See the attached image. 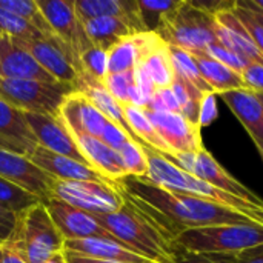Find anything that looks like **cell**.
<instances>
[{
	"instance_id": "obj_1",
	"label": "cell",
	"mask_w": 263,
	"mask_h": 263,
	"mask_svg": "<svg viewBox=\"0 0 263 263\" xmlns=\"http://www.w3.org/2000/svg\"><path fill=\"white\" fill-rule=\"evenodd\" d=\"M116 185L173 240L182 231L193 228L236 223L260 225L253 217L240 211L205 199L163 190L145 177L128 176Z\"/></svg>"
},
{
	"instance_id": "obj_2",
	"label": "cell",
	"mask_w": 263,
	"mask_h": 263,
	"mask_svg": "<svg viewBox=\"0 0 263 263\" xmlns=\"http://www.w3.org/2000/svg\"><path fill=\"white\" fill-rule=\"evenodd\" d=\"M96 219L117 242L136 254L154 263H176L179 250L174 240L126 196L120 210Z\"/></svg>"
},
{
	"instance_id": "obj_3",
	"label": "cell",
	"mask_w": 263,
	"mask_h": 263,
	"mask_svg": "<svg viewBox=\"0 0 263 263\" xmlns=\"http://www.w3.org/2000/svg\"><path fill=\"white\" fill-rule=\"evenodd\" d=\"M143 148H145V154L148 159V174L145 179H148L151 183H154L163 190L173 191V193H180V194L193 196L197 199H205V200L219 203L222 206L233 208L236 211H240V213L253 217L256 222L263 225L262 210L256 208L254 205H251L236 196H231V194L210 185L208 182H203V180L191 176L190 173L183 171L176 163H173L162 153H159L149 146H143Z\"/></svg>"
},
{
	"instance_id": "obj_4",
	"label": "cell",
	"mask_w": 263,
	"mask_h": 263,
	"mask_svg": "<svg viewBox=\"0 0 263 263\" xmlns=\"http://www.w3.org/2000/svg\"><path fill=\"white\" fill-rule=\"evenodd\" d=\"M263 243V225H213L182 231L174 245L185 253L203 256H230Z\"/></svg>"
},
{
	"instance_id": "obj_5",
	"label": "cell",
	"mask_w": 263,
	"mask_h": 263,
	"mask_svg": "<svg viewBox=\"0 0 263 263\" xmlns=\"http://www.w3.org/2000/svg\"><path fill=\"white\" fill-rule=\"evenodd\" d=\"M154 32L170 46L191 54L205 52L211 45L219 43L214 17L196 8L191 0H180L179 6L160 20Z\"/></svg>"
},
{
	"instance_id": "obj_6",
	"label": "cell",
	"mask_w": 263,
	"mask_h": 263,
	"mask_svg": "<svg viewBox=\"0 0 263 263\" xmlns=\"http://www.w3.org/2000/svg\"><path fill=\"white\" fill-rule=\"evenodd\" d=\"M12 237L28 263H45L65 250V239L43 203H37L18 216Z\"/></svg>"
},
{
	"instance_id": "obj_7",
	"label": "cell",
	"mask_w": 263,
	"mask_h": 263,
	"mask_svg": "<svg viewBox=\"0 0 263 263\" xmlns=\"http://www.w3.org/2000/svg\"><path fill=\"white\" fill-rule=\"evenodd\" d=\"M71 92H74L72 85L0 76V99L22 112H39L57 117L63 100Z\"/></svg>"
},
{
	"instance_id": "obj_8",
	"label": "cell",
	"mask_w": 263,
	"mask_h": 263,
	"mask_svg": "<svg viewBox=\"0 0 263 263\" xmlns=\"http://www.w3.org/2000/svg\"><path fill=\"white\" fill-rule=\"evenodd\" d=\"M52 197L94 216L116 213L125 203L123 193L111 182L55 180Z\"/></svg>"
},
{
	"instance_id": "obj_9",
	"label": "cell",
	"mask_w": 263,
	"mask_h": 263,
	"mask_svg": "<svg viewBox=\"0 0 263 263\" xmlns=\"http://www.w3.org/2000/svg\"><path fill=\"white\" fill-rule=\"evenodd\" d=\"M165 157H168L173 163H176L179 168L190 173L191 176L203 182H208L210 185L231 196H236L263 211L262 199L257 194H254L250 188H247L243 183H240L236 177H233L205 148L199 153H180Z\"/></svg>"
},
{
	"instance_id": "obj_10",
	"label": "cell",
	"mask_w": 263,
	"mask_h": 263,
	"mask_svg": "<svg viewBox=\"0 0 263 263\" xmlns=\"http://www.w3.org/2000/svg\"><path fill=\"white\" fill-rule=\"evenodd\" d=\"M45 20L52 32L69 48L79 62V55L92 45L85 32L83 23L79 20L74 2L71 0H35ZM80 65V63H79Z\"/></svg>"
},
{
	"instance_id": "obj_11",
	"label": "cell",
	"mask_w": 263,
	"mask_h": 263,
	"mask_svg": "<svg viewBox=\"0 0 263 263\" xmlns=\"http://www.w3.org/2000/svg\"><path fill=\"white\" fill-rule=\"evenodd\" d=\"M0 177L32 194L42 203H46L52 197L55 180L26 156L0 149Z\"/></svg>"
},
{
	"instance_id": "obj_12",
	"label": "cell",
	"mask_w": 263,
	"mask_h": 263,
	"mask_svg": "<svg viewBox=\"0 0 263 263\" xmlns=\"http://www.w3.org/2000/svg\"><path fill=\"white\" fill-rule=\"evenodd\" d=\"M146 112L157 134L170 149L168 156L180 153H199L205 148L202 140V129L186 120L182 114L154 112L148 109Z\"/></svg>"
},
{
	"instance_id": "obj_13",
	"label": "cell",
	"mask_w": 263,
	"mask_h": 263,
	"mask_svg": "<svg viewBox=\"0 0 263 263\" xmlns=\"http://www.w3.org/2000/svg\"><path fill=\"white\" fill-rule=\"evenodd\" d=\"M23 114L39 146L88 165L71 131L66 128V125L62 122L59 116L54 117L49 114H39V112H23Z\"/></svg>"
},
{
	"instance_id": "obj_14",
	"label": "cell",
	"mask_w": 263,
	"mask_h": 263,
	"mask_svg": "<svg viewBox=\"0 0 263 263\" xmlns=\"http://www.w3.org/2000/svg\"><path fill=\"white\" fill-rule=\"evenodd\" d=\"M43 205L46 206L54 225L60 231L65 242L80 239H114L97 222L94 214L77 210L54 197H51Z\"/></svg>"
},
{
	"instance_id": "obj_15",
	"label": "cell",
	"mask_w": 263,
	"mask_h": 263,
	"mask_svg": "<svg viewBox=\"0 0 263 263\" xmlns=\"http://www.w3.org/2000/svg\"><path fill=\"white\" fill-rule=\"evenodd\" d=\"M0 76L8 79L60 83L37 63L26 48L6 34L0 35Z\"/></svg>"
},
{
	"instance_id": "obj_16",
	"label": "cell",
	"mask_w": 263,
	"mask_h": 263,
	"mask_svg": "<svg viewBox=\"0 0 263 263\" xmlns=\"http://www.w3.org/2000/svg\"><path fill=\"white\" fill-rule=\"evenodd\" d=\"M59 117L71 134H83L100 139L109 122L82 92H71L59 109Z\"/></svg>"
},
{
	"instance_id": "obj_17",
	"label": "cell",
	"mask_w": 263,
	"mask_h": 263,
	"mask_svg": "<svg viewBox=\"0 0 263 263\" xmlns=\"http://www.w3.org/2000/svg\"><path fill=\"white\" fill-rule=\"evenodd\" d=\"M233 6L220 9L213 15L219 43L237 52L248 63L263 65V54L257 48V45L254 43V40L251 39L243 23L234 14Z\"/></svg>"
},
{
	"instance_id": "obj_18",
	"label": "cell",
	"mask_w": 263,
	"mask_h": 263,
	"mask_svg": "<svg viewBox=\"0 0 263 263\" xmlns=\"http://www.w3.org/2000/svg\"><path fill=\"white\" fill-rule=\"evenodd\" d=\"M15 40V39H14ZM23 48L29 51V54L37 60V63L49 72L57 82L65 85H72L77 80V68L74 59L68 51L55 45L54 42L40 37L32 40H17Z\"/></svg>"
},
{
	"instance_id": "obj_19",
	"label": "cell",
	"mask_w": 263,
	"mask_h": 263,
	"mask_svg": "<svg viewBox=\"0 0 263 263\" xmlns=\"http://www.w3.org/2000/svg\"><path fill=\"white\" fill-rule=\"evenodd\" d=\"M162 42V37L153 31L136 32L122 39L108 51V74L136 69L142 60Z\"/></svg>"
},
{
	"instance_id": "obj_20",
	"label": "cell",
	"mask_w": 263,
	"mask_h": 263,
	"mask_svg": "<svg viewBox=\"0 0 263 263\" xmlns=\"http://www.w3.org/2000/svg\"><path fill=\"white\" fill-rule=\"evenodd\" d=\"M40 170L49 174L54 180H92V182H109L100 176L94 168L86 163L77 162L71 157H65L51 153L42 146H35L28 156ZM112 183V182H111Z\"/></svg>"
},
{
	"instance_id": "obj_21",
	"label": "cell",
	"mask_w": 263,
	"mask_h": 263,
	"mask_svg": "<svg viewBox=\"0 0 263 263\" xmlns=\"http://www.w3.org/2000/svg\"><path fill=\"white\" fill-rule=\"evenodd\" d=\"M80 153L86 159L88 165L94 168L100 176L106 180L117 183L119 180L128 177L125 163L120 154L105 145L100 139L83 136V134H72Z\"/></svg>"
},
{
	"instance_id": "obj_22",
	"label": "cell",
	"mask_w": 263,
	"mask_h": 263,
	"mask_svg": "<svg viewBox=\"0 0 263 263\" xmlns=\"http://www.w3.org/2000/svg\"><path fill=\"white\" fill-rule=\"evenodd\" d=\"M74 9L82 23L96 17H116L136 32H146L137 0H74Z\"/></svg>"
},
{
	"instance_id": "obj_23",
	"label": "cell",
	"mask_w": 263,
	"mask_h": 263,
	"mask_svg": "<svg viewBox=\"0 0 263 263\" xmlns=\"http://www.w3.org/2000/svg\"><path fill=\"white\" fill-rule=\"evenodd\" d=\"M243 125L254 145H263V102L250 89H234L219 96Z\"/></svg>"
},
{
	"instance_id": "obj_24",
	"label": "cell",
	"mask_w": 263,
	"mask_h": 263,
	"mask_svg": "<svg viewBox=\"0 0 263 263\" xmlns=\"http://www.w3.org/2000/svg\"><path fill=\"white\" fill-rule=\"evenodd\" d=\"M65 250L77 254H83L94 259L111 260L120 263H154L134 251L128 250L125 245L114 239H80V240H66Z\"/></svg>"
},
{
	"instance_id": "obj_25",
	"label": "cell",
	"mask_w": 263,
	"mask_h": 263,
	"mask_svg": "<svg viewBox=\"0 0 263 263\" xmlns=\"http://www.w3.org/2000/svg\"><path fill=\"white\" fill-rule=\"evenodd\" d=\"M191 55L196 60L202 79L206 82V85L211 88L214 94L220 96L223 92L234 91V89H248L242 74L233 71L231 68L214 60L205 52H194Z\"/></svg>"
},
{
	"instance_id": "obj_26",
	"label": "cell",
	"mask_w": 263,
	"mask_h": 263,
	"mask_svg": "<svg viewBox=\"0 0 263 263\" xmlns=\"http://www.w3.org/2000/svg\"><path fill=\"white\" fill-rule=\"evenodd\" d=\"M83 28L91 45L103 51H109L122 39L136 34L126 22L116 17H96L83 22Z\"/></svg>"
},
{
	"instance_id": "obj_27",
	"label": "cell",
	"mask_w": 263,
	"mask_h": 263,
	"mask_svg": "<svg viewBox=\"0 0 263 263\" xmlns=\"http://www.w3.org/2000/svg\"><path fill=\"white\" fill-rule=\"evenodd\" d=\"M0 137L22 146L26 156L37 146V140L31 133L25 114L0 99Z\"/></svg>"
},
{
	"instance_id": "obj_28",
	"label": "cell",
	"mask_w": 263,
	"mask_h": 263,
	"mask_svg": "<svg viewBox=\"0 0 263 263\" xmlns=\"http://www.w3.org/2000/svg\"><path fill=\"white\" fill-rule=\"evenodd\" d=\"M123 116L126 123L129 125L134 137L137 139V142L143 146H149L165 156L170 154V149L166 148V145L163 143V140L160 139V136L157 134L156 128L153 126L148 112L145 108H139L134 105H123Z\"/></svg>"
},
{
	"instance_id": "obj_29",
	"label": "cell",
	"mask_w": 263,
	"mask_h": 263,
	"mask_svg": "<svg viewBox=\"0 0 263 263\" xmlns=\"http://www.w3.org/2000/svg\"><path fill=\"white\" fill-rule=\"evenodd\" d=\"M146 76L149 77V80L153 82V85L157 88H170L176 79V72L171 63V57H170V49H168V43L162 42L159 43L139 65Z\"/></svg>"
},
{
	"instance_id": "obj_30",
	"label": "cell",
	"mask_w": 263,
	"mask_h": 263,
	"mask_svg": "<svg viewBox=\"0 0 263 263\" xmlns=\"http://www.w3.org/2000/svg\"><path fill=\"white\" fill-rule=\"evenodd\" d=\"M168 49H170L171 63H173V68H174L177 79H180L182 82H185L186 85H190L191 88L197 89L202 94L213 92L211 88L206 85V82L202 79L199 68L196 65V60L188 51H183L180 48L170 46V45H168Z\"/></svg>"
},
{
	"instance_id": "obj_31",
	"label": "cell",
	"mask_w": 263,
	"mask_h": 263,
	"mask_svg": "<svg viewBox=\"0 0 263 263\" xmlns=\"http://www.w3.org/2000/svg\"><path fill=\"white\" fill-rule=\"evenodd\" d=\"M37 203H42L37 197L18 188L17 185L8 182L6 179L0 177V206L20 216L22 213H25Z\"/></svg>"
},
{
	"instance_id": "obj_32",
	"label": "cell",
	"mask_w": 263,
	"mask_h": 263,
	"mask_svg": "<svg viewBox=\"0 0 263 263\" xmlns=\"http://www.w3.org/2000/svg\"><path fill=\"white\" fill-rule=\"evenodd\" d=\"M179 2L174 0H137L139 9H140V15H142V22L146 28V31H156L160 20L170 14L173 9H176L179 6Z\"/></svg>"
},
{
	"instance_id": "obj_33",
	"label": "cell",
	"mask_w": 263,
	"mask_h": 263,
	"mask_svg": "<svg viewBox=\"0 0 263 263\" xmlns=\"http://www.w3.org/2000/svg\"><path fill=\"white\" fill-rule=\"evenodd\" d=\"M105 88L109 91V94L123 106L131 105V94L136 86V74L133 71L125 72H109L103 80Z\"/></svg>"
},
{
	"instance_id": "obj_34",
	"label": "cell",
	"mask_w": 263,
	"mask_h": 263,
	"mask_svg": "<svg viewBox=\"0 0 263 263\" xmlns=\"http://www.w3.org/2000/svg\"><path fill=\"white\" fill-rule=\"evenodd\" d=\"M0 32L9 35L15 40H32L43 37L32 25H29L22 17L11 14L5 9H0Z\"/></svg>"
},
{
	"instance_id": "obj_35",
	"label": "cell",
	"mask_w": 263,
	"mask_h": 263,
	"mask_svg": "<svg viewBox=\"0 0 263 263\" xmlns=\"http://www.w3.org/2000/svg\"><path fill=\"white\" fill-rule=\"evenodd\" d=\"M126 173L131 177H146L148 174V159L145 154V148L143 145L134 142V140H128L122 149L119 151Z\"/></svg>"
},
{
	"instance_id": "obj_36",
	"label": "cell",
	"mask_w": 263,
	"mask_h": 263,
	"mask_svg": "<svg viewBox=\"0 0 263 263\" xmlns=\"http://www.w3.org/2000/svg\"><path fill=\"white\" fill-rule=\"evenodd\" d=\"M80 72H86L96 80L103 82L108 76V51L91 46L79 55Z\"/></svg>"
},
{
	"instance_id": "obj_37",
	"label": "cell",
	"mask_w": 263,
	"mask_h": 263,
	"mask_svg": "<svg viewBox=\"0 0 263 263\" xmlns=\"http://www.w3.org/2000/svg\"><path fill=\"white\" fill-rule=\"evenodd\" d=\"M205 54H208V55L213 57L214 60L223 63L225 66L231 68L233 71H236V72H239V74H242V72L245 71V68L250 65V63H248L243 57H240L237 52H234L233 49H228L227 46H223V45H220V43L211 45V46L205 51Z\"/></svg>"
},
{
	"instance_id": "obj_38",
	"label": "cell",
	"mask_w": 263,
	"mask_h": 263,
	"mask_svg": "<svg viewBox=\"0 0 263 263\" xmlns=\"http://www.w3.org/2000/svg\"><path fill=\"white\" fill-rule=\"evenodd\" d=\"M234 14L239 17V20L243 23V26L247 28V31L250 32L251 39L254 40V43L257 45V48L260 49V52L263 54V26L257 22V18L254 17V14L243 6L239 0H236L234 6H233Z\"/></svg>"
},
{
	"instance_id": "obj_39",
	"label": "cell",
	"mask_w": 263,
	"mask_h": 263,
	"mask_svg": "<svg viewBox=\"0 0 263 263\" xmlns=\"http://www.w3.org/2000/svg\"><path fill=\"white\" fill-rule=\"evenodd\" d=\"M148 111H154V112H179L180 114V108H179V102L170 88H157L146 106Z\"/></svg>"
},
{
	"instance_id": "obj_40",
	"label": "cell",
	"mask_w": 263,
	"mask_h": 263,
	"mask_svg": "<svg viewBox=\"0 0 263 263\" xmlns=\"http://www.w3.org/2000/svg\"><path fill=\"white\" fill-rule=\"evenodd\" d=\"M100 140L105 143V145H108L111 149H114V151H120L122 149V146L128 142V140H133V137L122 128V126H119L117 123H114V122H108L106 123V126H105V129H103V134H102V137H100ZM136 142V140H134Z\"/></svg>"
},
{
	"instance_id": "obj_41",
	"label": "cell",
	"mask_w": 263,
	"mask_h": 263,
	"mask_svg": "<svg viewBox=\"0 0 263 263\" xmlns=\"http://www.w3.org/2000/svg\"><path fill=\"white\" fill-rule=\"evenodd\" d=\"M217 117V94L208 92L203 94L199 106V126L200 129L210 126Z\"/></svg>"
},
{
	"instance_id": "obj_42",
	"label": "cell",
	"mask_w": 263,
	"mask_h": 263,
	"mask_svg": "<svg viewBox=\"0 0 263 263\" xmlns=\"http://www.w3.org/2000/svg\"><path fill=\"white\" fill-rule=\"evenodd\" d=\"M18 223V216L3 206H0V245L8 242L15 233Z\"/></svg>"
},
{
	"instance_id": "obj_43",
	"label": "cell",
	"mask_w": 263,
	"mask_h": 263,
	"mask_svg": "<svg viewBox=\"0 0 263 263\" xmlns=\"http://www.w3.org/2000/svg\"><path fill=\"white\" fill-rule=\"evenodd\" d=\"M225 263H263V243L245 251L223 256Z\"/></svg>"
},
{
	"instance_id": "obj_44",
	"label": "cell",
	"mask_w": 263,
	"mask_h": 263,
	"mask_svg": "<svg viewBox=\"0 0 263 263\" xmlns=\"http://www.w3.org/2000/svg\"><path fill=\"white\" fill-rule=\"evenodd\" d=\"M0 263H28L12 236L8 242L0 245Z\"/></svg>"
},
{
	"instance_id": "obj_45",
	"label": "cell",
	"mask_w": 263,
	"mask_h": 263,
	"mask_svg": "<svg viewBox=\"0 0 263 263\" xmlns=\"http://www.w3.org/2000/svg\"><path fill=\"white\" fill-rule=\"evenodd\" d=\"M179 250V248H177ZM176 263H225L223 256H203V254H191L179 250Z\"/></svg>"
},
{
	"instance_id": "obj_46",
	"label": "cell",
	"mask_w": 263,
	"mask_h": 263,
	"mask_svg": "<svg viewBox=\"0 0 263 263\" xmlns=\"http://www.w3.org/2000/svg\"><path fill=\"white\" fill-rule=\"evenodd\" d=\"M63 256H65V262L66 263H120L111 262V260H102V259H94V257H88V256L77 254V253L66 251V250H63Z\"/></svg>"
},
{
	"instance_id": "obj_47",
	"label": "cell",
	"mask_w": 263,
	"mask_h": 263,
	"mask_svg": "<svg viewBox=\"0 0 263 263\" xmlns=\"http://www.w3.org/2000/svg\"><path fill=\"white\" fill-rule=\"evenodd\" d=\"M239 2H240L243 6H247V8L254 14V17L257 18V22H259V23L263 26V9H260V8H259L253 0H239Z\"/></svg>"
},
{
	"instance_id": "obj_48",
	"label": "cell",
	"mask_w": 263,
	"mask_h": 263,
	"mask_svg": "<svg viewBox=\"0 0 263 263\" xmlns=\"http://www.w3.org/2000/svg\"><path fill=\"white\" fill-rule=\"evenodd\" d=\"M0 149H5V151H12V153H17V154L26 156V153H25V149H23L22 146H18V145L12 143V142L6 140V139H3V137H0Z\"/></svg>"
},
{
	"instance_id": "obj_49",
	"label": "cell",
	"mask_w": 263,
	"mask_h": 263,
	"mask_svg": "<svg viewBox=\"0 0 263 263\" xmlns=\"http://www.w3.org/2000/svg\"><path fill=\"white\" fill-rule=\"evenodd\" d=\"M45 263H66V262H65V256H63V253H59V254H54L51 259H48Z\"/></svg>"
},
{
	"instance_id": "obj_50",
	"label": "cell",
	"mask_w": 263,
	"mask_h": 263,
	"mask_svg": "<svg viewBox=\"0 0 263 263\" xmlns=\"http://www.w3.org/2000/svg\"><path fill=\"white\" fill-rule=\"evenodd\" d=\"M253 2H254V3H256L259 8H260V9H263V0H253Z\"/></svg>"
},
{
	"instance_id": "obj_51",
	"label": "cell",
	"mask_w": 263,
	"mask_h": 263,
	"mask_svg": "<svg viewBox=\"0 0 263 263\" xmlns=\"http://www.w3.org/2000/svg\"><path fill=\"white\" fill-rule=\"evenodd\" d=\"M256 148H257V151H259V154L262 156V159H263V145H257Z\"/></svg>"
},
{
	"instance_id": "obj_52",
	"label": "cell",
	"mask_w": 263,
	"mask_h": 263,
	"mask_svg": "<svg viewBox=\"0 0 263 263\" xmlns=\"http://www.w3.org/2000/svg\"><path fill=\"white\" fill-rule=\"evenodd\" d=\"M260 96V99H262V102H263V94H259Z\"/></svg>"
},
{
	"instance_id": "obj_53",
	"label": "cell",
	"mask_w": 263,
	"mask_h": 263,
	"mask_svg": "<svg viewBox=\"0 0 263 263\" xmlns=\"http://www.w3.org/2000/svg\"><path fill=\"white\" fill-rule=\"evenodd\" d=\"M0 35H2V32H0Z\"/></svg>"
}]
</instances>
